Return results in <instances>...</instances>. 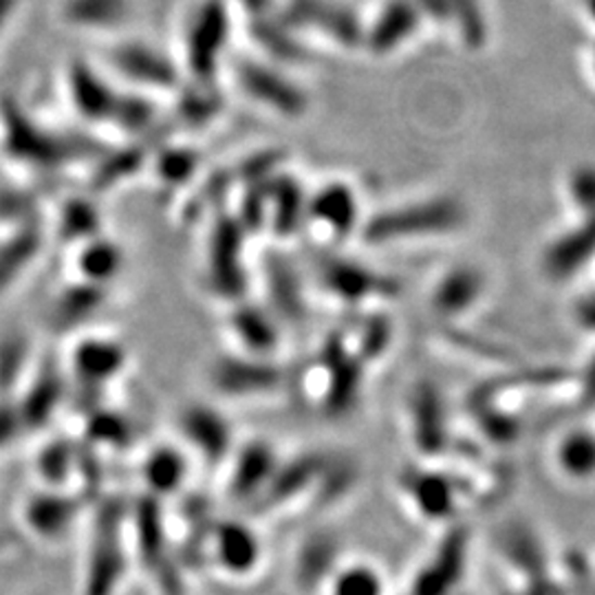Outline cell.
Wrapping results in <instances>:
<instances>
[{
    "label": "cell",
    "instance_id": "6da1fadb",
    "mask_svg": "<svg viewBox=\"0 0 595 595\" xmlns=\"http://www.w3.org/2000/svg\"><path fill=\"white\" fill-rule=\"evenodd\" d=\"M466 220L468 212L459 199L432 197L370 216L368 220H362L359 232L368 245H391L455 235L466 226Z\"/></svg>",
    "mask_w": 595,
    "mask_h": 595
},
{
    "label": "cell",
    "instance_id": "7a4b0ae2",
    "mask_svg": "<svg viewBox=\"0 0 595 595\" xmlns=\"http://www.w3.org/2000/svg\"><path fill=\"white\" fill-rule=\"evenodd\" d=\"M3 143L10 157L42 168L62 166L87 153L85 143L45 130L10 100L3 104Z\"/></svg>",
    "mask_w": 595,
    "mask_h": 595
},
{
    "label": "cell",
    "instance_id": "3957f363",
    "mask_svg": "<svg viewBox=\"0 0 595 595\" xmlns=\"http://www.w3.org/2000/svg\"><path fill=\"white\" fill-rule=\"evenodd\" d=\"M245 230L237 216L223 214L216 218L210 248H207V282L210 289L223 298H241L248 289V276L243 269Z\"/></svg>",
    "mask_w": 595,
    "mask_h": 595
},
{
    "label": "cell",
    "instance_id": "277c9868",
    "mask_svg": "<svg viewBox=\"0 0 595 595\" xmlns=\"http://www.w3.org/2000/svg\"><path fill=\"white\" fill-rule=\"evenodd\" d=\"M322 289L336 301L357 307L368 301H384L400 291L391 276H382L351 258H325L318 267Z\"/></svg>",
    "mask_w": 595,
    "mask_h": 595
},
{
    "label": "cell",
    "instance_id": "5b68a950",
    "mask_svg": "<svg viewBox=\"0 0 595 595\" xmlns=\"http://www.w3.org/2000/svg\"><path fill=\"white\" fill-rule=\"evenodd\" d=\"M230 38V12L223 0H205L188 34V66L199 85H210L218 55Z\"/></svg>",
    "mask_w": 595,
    "mask_h": 595
},
{
    "label": "cell",
    "instance_id": "8992f818",
    "mask_svg": "<svg viewBox=\"0 0 595 595\" xmlns=\"http://www.w3.org/2000/svg\"><path fill=\"white\" fill-rule=\"evenodd\" d=\"M282 25L295 29H318L325 38L355 49L364 42V25L344 5L333 0H289Z\"/></svg>",
    "mask_w": 595,
    "mask_h": 595
},
{
    "label": "cell",
    "instance_id": "52a82bcc",
    "mask_svg": "<svg viewBox=\"0 0 595 595\" xmlns=\"http://www.w3.org/2000/svg\"><path fill=\"white\" fill-rule=\"evenodd\" d=\"M237 76L241 89L252 100L282 117H301L309 109L307 93L276 68H269L254 60H245L239 64Z\"/></svg>",
    "mask_w": 595,
    "mask_h": 595
},
{
    "label": "cell",
    "instance_id": "ba28073f",
    "mask_svg": "<svg viewBox=\"0 0 595 595\" xmlns=\"http://www.w3.org/2000/svg\"><path fill=\"white\" fill-rule=\"evenodd\" d=\"M488 293V276L477 265H453L445 269L430 289V309L443 320L470 316Z\"/></svg>",
    "mask_w": 595,
    "mask_h": 595
},
{
    "label": "cell",
    "instance_id": "9c48e42d",
    "mask_svg": "<svg viewBox=\"0 0 595 595\" xmlns=\"http://www.w3.org/2000/svg\"><path fill=\"white\" fill-rule=\"evenodd\" d=\"M595 261V216L578 218L575 226L560 232L541 254V269L552 282H567Z\"/></svg>",
    "mask_w": 595,
    "mask_h": 595
},
{
    "label": "cell",
    "instance_id": "30bf717a",
    "mask_svg": "<svg viewBox=\"0 0 595 595\" xmlns=\"http://www.w3.org/2000/svg\"><path fill=\"white\" fill-rule=\"evenodd\" d=\"M214 391L230 397L265 395L282 387V370L265 357H223L210 374Z\"/></svg>",
    "mask_w": 595,
    "mask_h": 595
},
{
    "label": "cell",
    "instance_id": "8fae6325",
    "mask_svg": "<svg viewBox=\"0 0 595 595\" xmlns=\"http://www.w3.org/2000/svg\"><path fill=\"white\" fill-rule=\"evenodd\" d=\"M400 488L415 514L430 523H443L457 511L459 490L451 477L408 468L400 474Z\"/></svg>",
    "mask_w": 595,
    "mask_h": 595
},
{
    "label": "cell",
    "instance_id": "7c38bea8",
    "mask_svg": "<svg viewBox=\"0 0 595 595\" xmlns=\"http://www.w3.org/2000/svg\"><path fill=\"white\" fill-rule=\"evenodd\" d=\"M320 362L329 370L327 391H325V410L331 415L349 413L357 404V395L364 382V362L351 355L340 336H331L325 346Z\"/></svg>",
    "mask_w": 595,
    "mask_h": 595
},
{
    "label": "cell",
    "instance_id": "4fadbf2b",
    "mask_svg": "<svg viewBox=\"0 0 595 595\" xmlns=\"http://www.w3.org/2000/svg\"><path fill=\"white\" fill-rule=\"evenodd\" d=\"M307 218L338 239L362 228V207L357 192L344 181H331L307 197Z\"/></svg>",
    "mask_w": 595,
    "mask_h": 595
},
{
    "label": "cell",
    "instance_id": "5bb4252c",
    "mask_svg": "<svg viewBox=\"0 0 595 595\" xmlns=\"http://www.w3.org/2000/svg\"><path fill=\"white\" fill-rule=\"evenodd\" d=\"M111 64L126 80L137 85L166 91L179 87V73L175 64L164 53L143 42L117 45L111 51Z\"/></svg>",
    "mask_w": 595,
    "mask_h": 595
},
{
    "label": "cell",
    "instance_id": "9a60e30c",
    "mask_svg": "<svg viewBox=\"0 0 595 595\" xmlns=\"http://www.w3.org/2000/svg\"><path fill=\"white\" fill-rule=\"evenodd\" d=\"M421 18L417 0H391L378 18L364 27L362 47L378 58L391 55L417 34Z\"/></svg>",
    "mask_w": 595,
    "mask_h": 595
},
{
    "label": "cell",
    "instance_id": "2e32d148",
    "mask_svg": "<svg viewBox=\"0 0 595 595\" xmlns=\"http://www.w3.org/2000/svg\"><path fill=\"white\" fill-rule=\"evenodd\" d=\"M408 421L410 434L423 455H436L443 451L445 439V404L434 382H417L408 395Z\"/></svg>",
    "mask_w": 595,
    "mask_h": 595
},
{
    "label": "cell",
    "instance_id": "e0dca14e",
    "mask_svg": "<svg viewBox=\"0 0 595 595\" xmlns=\"http://www.w3.org/2000/svg\"><path fill=\"white\" fill-rule=\"evenodd\" d=\"M179 426L192 448L199 451L210 464H218L228 457L232 448V430L214 408L190 406L181 413Z\"/></svg>",
    "mask_w": 595,
    "mask_h": 595
},
{
    "label": "cell",
    "instance_id": "ac0fdd59",
    "mask_svg": "<svg viewBox=\"0 0 595 595\" xmlns=\"http://www.w3.org/2000/svg\"><path fill=\"white\" fill-rule=\"evenodd\" d=\"M466 539L461 532H453L441 543L434 558L417 573L410 586V595H448L464 573Z\"/></svg>",
    "mask_w": 595,
    "mask_h": 595
},
{
    "label": "cell",
    "instance_id": "d6986e66",
    "mask_svg": "<svg viewBox=\"0 0 595 595\" xmlns=\"http://www.w3.org/2000/svg\"><path fill=\"white\" fill-rule=\"evenodd\" d=\"M68 93L76 111L89 122H111L119 91H115L102 76L85 64L76 62L68 71Z\"/></svg>",
    "mask_w": 595,
    "mask_h": 595
},
{
    "label": "cell",
    "instance_id": "ffe728a7",
    "mask_svg": "<svg viewBox=\"0 0 595 595\" xmlns=\"http://www.w3.org/2000/svg\"><path fill=\"white\" fill-rule=\"evenodd\" d=\"M214 562L232 575H248L261 562V541L243 523L226 520L218 523L212 536Z\"/></svg>",
    "mask_w": 595,
    "mask_h": 595
},
{
    "label": "cell",
    "instance_id": "44dd1931",
    "mask_svg": "<svg viewBox=\"0 0 595 595\" xmlns=\"http://www.w3.org/2000/svg\"><path fill=\"white\" fill-rule=\"evenodd\" d=\"M261 186L267 194V226L278 237L293 235L307 216V194L303 192L301 183L278 173Z\"/></svg>",
    "mask_w": 595,
    "mask_h": 595
},
{
    "label": "cell",
    "instance_id": "7402d4cb",
    "mask_svg": "<svg viewBox=\"0 0 595 595\" xmlns=\"http://www.w3.org/2000/svg\"><path fill=\"white\" fill-rule=\"evenodd\" d=\"M73 370L89 387H102L119 376L126 364V351L119 342L104 338L83 340L73 351Z\"/></svg>",
    "mask_w": 595,
    "mask_h": 595
},
{
    "label": "cell",
    "instance_id": "603a6c76",
    "mask_svg": "<svg viewBox=\"0 0 595 595\" xmlns=\"http://www.w3.org/2000/svg\"><path fill=\"white\" fill-rule=\"evenodd\" d=\"M278 470L276 453L265 441H252L237 457V466L230 479V492L235 498H254L263 494Z\"/></svg>",
    "mask_w": 595,
    "mask_h": 595
},
{
    "label": "cell",
    "instance_id": "cb8c5ba5",
    "mask_svg": "<svg viewBox=\"0 0 595 595\" xmlns=\"http://www.w3.org/2000/svg\"><path fill=\"white\" fill-rule=\"evenodd\" d=\"M265 284L278 316L291 322H301L307 316L301 278L282 254H271L265 258Z\"/></svg>",
    "mask_w": 595,
    "mask_h": 595
},
{
    "label": "cell",
    "instance_id": "d4e9b609",
    "mask_svg": "<svg viewBox=\"0 0 595 595\" xmlns=\"http://www.w3.org/2000/svg\"><path fill=\"white\" fill-rule=\"evenodd\" d=\"M554 466L569 483L595 481V430L571 428L554 448Z\"/></svg>",
    "mask_w": 595,
    "mask_h": 595
},
{
    "label": "cell",
    "instance_id": "484cf974",
    "mask_svg": "<svg viewBox=\"0 0 595 595\" xmlns=\"http://www.w3.org/2000/svg\"><path fill=\"white\" fill-rule=\"evenodd\" d=\"M327 466V457L305 455L287 466H278L274 479L269 481L263 498L267 505H282L307 492V488H316L318 477Z\"/></svg>",
    "mask_w": 595,
    "mask_h": 595
},
{
    "label": "cell",
    "instance_id": "4316f807",
    "mask_svg": "<svg viewBox=\"0 0 595 595\" xmlns=\"http://www.w3.org/2000/svg\"><path fill=\"white\" fill-rule=\"evenodd\" d=\"M106 303V287L96 282H78L64 289L53 307V322L60 329L78 327L96 316Z\"/></svg>",
    "mask_w": 595,
    "mask_h": 595
},
{
    "label": "cell",
    "instance_id": "83f0119b",
    "mask_svg": "<svg viewBox=\"0 0 595 595\" xmlns=\"http://www.w3.org/2000/svg\"><path fill=\"white\" fill-rule=\"evenodd\" d=\"M122 552L119 541L115 536V528H104L100 539H96V547L91 554L89 578H87V595H111L117 588L122 578Z\"/></svg>",
    "mask_w": 595,
    "mask_h": 595
},
{
    "label": "cell",
    "instance_id": "f1b7e54d",
    "mask_svg": "<svg viewBox=\"0 0 595 595\" xmlns=\"http://www.w3.org/2000/svg\"><path fill=\"white\" fill-rule=\"evenodd\" d=\"M78 505L60 494H40L34 496L25 509V518L29 528L42 536V539H55L64 534V530L73 523V516H76Z\"/></svg>",
    "mask_w": 595,
    "mask_h": 595
},
{
    "label": "cell",
    "instance_id": "f546056e",
    "mask_svg": "<svg viewBox=\"0 0 595 595\" xmlns=\"http://www.w3.org/2000/svg\"><path fill=\"white\" fill-rule=\"evenodd\" d=\"M232 331L254 357H265L278 346V329L274 318L254 305H241L232 314Z\"/></svg>",
    "mask_w": 595,
    "mask_h": 595
},
{
    "label": "cell",
    "instance_id": "4dcf8cb0",
    "mask_svg": "<svg viewBox=\"0 0 595 595\" xmlns=\"http://www.w3.org/2000/svg\"><path fill=\"white\" fill-rule=\"evenodd\" d=\"M338 554L340 547L329 534H316L307 539L301 554H298V582L307 588L320 586L325 580H329L331 573H336Z\"/></svg>",
    "mask_w": 595,
    "mask_h": 595
},
{
    "label": "cell",
    "instance_id": "1f68e13d",
    "mask_svg": "<svg viewBox=\"0 0 595 595\" xmlns=\"http://www.w3.org/2000/svg\"><path fill=\"white\" fill-rule=\"evenodd\" d=\"M40 248L42 235L34 223H27L12 235V239L0 245V291L8 289L23 274V269L34 263Z\"/></svg>",
    "mask_w": 595,
    "mask_h": 595
},
{
    "label": "cell",
    "instance_id": "d6a6232c",
    "mask_svg": "<svg viewBox=\"0 0 595 595\" xmlns=\"http://www.w3.org/2000/svg\"><path fill=\"white\" fill-rule=\"evenodd\" d=\"M62 400V380L55 374V368H45L42 374L34 380L31 389L27 391L23 404L18 406L21 421L27 428H38L49 421L53 410Z\"/></svg>",
    "mask_w": 595,
    "mask_h": 595
},
{
    "label": "cell",
    "instance_id": "836d02e7",
    "mask_svg": "<svg viewBox=\"0 0 595 595\" xmlns=\"http://www.w3.org/2000/svg\"><path fill=\"white\" fill-rule=\"evenodd\" d=\"M188 466L179 451L170 445H160L153 453H148L143 461V481L153 494H173L181 488Z\"/></svg>",
    "mask_w": 595,
    "mask_h": 595
},
{
    "label": "cell",
    "instance_id": "e575fe53",
    "mask_svg": "<svg viewBox=\"0 0 595 595\" xmlns=\"http://www.w3.org/2000/svg\"><path fill=\"white\" fill-rule=\"evenodd\" d=\"M501 554L507 556V562L516 569H523L534 582L545 575V552L536 534L528 528H514L501 539Z\"/></svg>",
    "mask_w": 595,
    "mask_h": 595
},
{
    "label": "cell",
    "instance_id": "d590c367",
    "mask_svg": "<svg viewBox=\"0 0 595 595\" xmlns=\"http://www.w3.org/2000/svg\"><path fill=\"white\" fill-rule=\"evenodd\" d=\"M130 12L128 0H66L62 16L78 27H111Z\"/></svg>",
    "mask_w": 595,
    "mask_h": 595
},
{
    "label": "cell",
    "instance_id": "8d00e7d4",
    "mask_svg": "<svg viewBox=\"0 0 595 595\" xmlns=\"http://www.w3.org/2000/svg\"><path fill=\"white\" fill-rule=\"evenodd\" d=\"M124 254L117 243L106 239H91L78 256V269L87 282L104 284L119 274Z\"/></svg>",
    "mask_w": 595,
    "mask_h": 595
},
{
    "label": "cell",
    "instance_id": "74e56055",
    "mask_svg": "<svg viewBox=\"0 0 595 595\" xmlns=\"http://www.w3.org/2000/svg\"><path fill=\"white\" fill-rule=\"evenodd\" d=\"M252 36L276 60H282V62H301V60L307 58V51L303 49V45L298 42V38H295V31H291L282 23L258 18L254 23V27H252Z\"/></svg>",
    "mask_w": 595,
    "mask_h": 595
},
{
    "label": "cell",
    "instance_id": "f35d334b",
    "mask_svg": "<svg viewBox=\"0 0 595 595\" xmlns=\"http://www.w3.org/2000/svg\"><path fill=\"white\" fill-rule=\"evenodd\" d=\"M100 210L87 199H71L60 214V235L66 241H91L100 235Z\"/></svg>",
    "mask_w": 595,
    "mask_h": 595
},
{
    "label": "cell",
    "instance_id": "ab89813d",
    "mask_svg": "<svg viewBox=\"0 0 595 595\" xmlns=\"http://www.w3.org/2000/svg\"><path fill=\"white\" fill-rule=\"evenodd\" d=\"M331 595H384V578L374 565H346L336 569L331 578Z\"/></svg>",
    "mask_w": 595,
    "mask_h": 595
},
{
    "label": "cell",
    "instance_id": "60d3db41",
    "mask_svg": "<svg viewBox=\"0 0 595 595\" xmlns=\"http://www.w3.org/2000/svg\"><path fill=\"white\" fill-rule=\"evenodd\" d=\"M137 539L139 552L145 565H157L164 552V530L162 516L155 501H143L137 509Z\"/></svg>",
    "mask_w": 595,
    "mask_h": 595
},
{
    "label": "cell",
    "instance_id": "b9f144b4",
    "mask_svg": "<svg viewBox=\"0 0 595 595\" xmlns=\"http://www.w3.org/2000/svg\"><path fill=\"white\" fill-rule=\"evenodd\" d=\"M145 162V153L141 151V148L132 145V148H124V151H117L113 155H109L96 177H93V188L104 192L109 188H113L115 183H122L124 179L132 177L135 173H139V168L143 166Z\"/></svg>",
    "mask_w": 595,
    "mask_h": 595
},
{
    "label": "cell",
    "instance_id": "7bdbcfd3",
    "mask_svg": "<svg viewBox=\"0 0 595 595\" xmlns=\"http://www.w3.org/2000/svg\"><path fill=\"white\" fill-rule=\"evenodd\" d=\"M565 194L569 205L580 218L595 216V164L575 166L565 181Z\"/></svg>",
    "mask_w": 595,
    "mask_h": 595
},
{
    "label": "cell",
    "instance_id": "ee69618b",
    "mask_svg": "<svg viewBox=\"0 0 595 595\" xmlns=\"http://www.w3.org/2000/svg\"><path fill=\"white\" fill-rule=\"evenodd\" d=\"M199 168V155L190 148H168L155 164L157 177L168 186L186 183Z\"/></svg>",
    "mask_w": 595,
    "mask_h": 595
},
{
    "label": "cell",
    "instance_id": "f6af8a7d",
    "mask_svg": "<svg viewBox=\"0 0 595 595\" xmlns=\"http://www.w3.org/2000/svg\"><path fill=\"white\" fill-rule=\"evenodd\" d=\"M27 353L29 344L23 336H8L0 340V395L8 393L18 382Z\"/></svg>",
    "mask_w": 595,
    "mask_h": 595
},
{
    "label": "cell",
    "instance_id": "bcb514c9",
    "mask_svg": "<svg viewBox=\"0 0 595 595\" xmlns=\"http://www.w3.org/2000/svg\"><path fill=\"white\" fill-rule=\"evenodd\" d=\"M153 117H155V111L143 98L119 93V100H117V106H115V113H113L111 122L122 126L124 130L139 132V130H143V128H148L153 124Z\"/></svg>",
    "mask_w": 595,
    "mask_h": 595
},
{
    "label": "cell",
    "instance_id": "7dc6e473",
    "mask_svg": "<svg viewBox=\"0 0 595 595\" xmlns=\"http://www.w3.org/2000/svg\"><path fill=\"white\" fill-rule=\"evenodd\" d=\"M393 327L387 318L374 316L364 322V331L359 338V359L368 364L370 359H380L391 344Z\"/></svg>",
    "mask_w": 595,
    "mask_h": 595
},
{
    "label": "cell",
    "instance_id": "c3c4849f",
    "mask_svg": "<svg viewBox=\"0 0 595 595\" xmlns=\"http://www.w3.org/2000/svg\"><path fill=\"white\" fill-rule=\"evenodd\" d=\"M71 466H73V451L62 441L47 445L38 461L40 477L51 485L66 481L71 474Z\"/></svg>",
    "mask_w": 595,
    "mask_h": 595
},
{
    "label": "cell",
    "instance_id": "681fc988",
    "mask_svg": "<svg viewBox=\"0 0 595 595\" xmlns=\"http://www.w3.org/2000/svg\"><path fill=\"white\" fill-rule=\"evenodd\" d=\"M220 104H218V96L207 91V85H199L197 89L183 93L181 100V115L192 122V124H203L210 117H214L218 113Z\"/></svg>",
    "mask_w": 595,
    "mask_h": 595
},
{
    "label": "cell",
    "instance_id": "f907efd6",
    "mask_svg": "<svg viewBox=\"0 0 595 595\" xmlns=\"http://www.w3.org/2000/svg\"><path fill=\"white\" fill-rule=\"evenodd\" d=\"M280 162H282V153H280V151L258 153V155L245 160V162L239 166L237 177L243 179L248 186H261V183L269 181L274 175H278Z\"/></svg>",
    "mask_w": 595,
    "mask_h": 595
},
{
    "label": "cell",
    "instance_id": "816d5d0a",
    "mask_svg": "<svg viewBox=\"0 0 595 595\" xmlns=\"http://www.w3.org/2000/svg\"><path fill=\"white\" fill-rule=\"evenodd\" d=\"M89 432L96 441H106V443H122L128 439V423L124 417L115 415V413H98L91 423H89Z\"/></svg>",
    "mask_w": 595,
    "mask_h": 595
},
{
    "label": "cell",
    "instance_id": "f5cc1de1",
    "mask_svg": "<svg viewBox=\"0 0 595 595\" xmlns=\"http://www.w3.org/2000/svg\"><path fill=\"white\" fill-rule=\"evenodd\" d=\"M34 212V199L16 190H0V220L29 218Z\"/></svg>",
    "mask_w": 595,
    "mask_h": 595
},
{
    "label": "cell",
    "instance_id": "db71d44e",
    "mask_svg": "<svg viewBox=\"0 0 595 595\" xmlns=\"http://www.w3.org/2000/svg\"><path fill=\"white\" fill-rule=\"evenodd\" d=\"M21 428H23V421H21L18 408L10 404H0V445L10 443Z\"/></svg>",
    "mask_w": 595,
    "mask_h": 595
},
{
    "label": "cell",
    "instance_id": "11a10c76",
    "mask_svg": "<svg viewBox=\"0 0 595 595\" xmlns=\"http://www.w3.org/2000/svg\"><path fill=\"white\" fill-rule=\"evenodd\" d=\"M573 318L584 331H595V293H584L573 307Z\"/></svg>",
    "mask_w": 595,
    "mask_h": 595
},
{
    "label": "cell",
    "instance_id": "9f6ffc18",
    "mask_svg": "<svg viewBox=\"0 0 595 595\" xmlns=\"http://www.w3.org/2000/svg\"><path fill=\"white\" fill-rule=\"evenodd\" d=\"M580 404L584 408L588 406H595V355L591 357L588 362V368H586V374L582 376L580 380Z\"/></svg>",
    "mask_w": 595,
    "mask_h": 595
},
{
    "label": "cell",
    "instance_id": "6f0895ef",
    "mask_svg": "<svg viewBox=\"0 0 595 595\" xmlns=\"http://www.w3.org/2000/svg\"><path fill=\"white\" fill-rule=\"evenodd\" d=\"M245 8L256 16V18H263L265 12H267V5H269V0H243Z\"/></svg>",
    "mask_w": 595,
    "mask_h": 595
},
{
    "label": "cell",
    "instance_id": "680465c9",
    "mask_svg": "<svg viewBox=\"0 0 595 595\" xmlns=\"http://www.w3.org/2000/svg\"><path fill=\"white\" fill-rule=\"evenodd\" d=\"M12 3H14V0H0V27L5 25V21L12 12Z\"/></svg>",
    "mask_w": 595,
    "mask_h": 595
},
{
    "label": "cell",
    "instance_id": "91938a15",
    "mask_svg": "<svg viewBox=\"0 0 595 595\" xmlns=\"http://www.w3.org/2000/svg\"><path fill=\"white\" fill-rule=\"evenodd\" d=\"M584 10H586L588 21L595 25V0H584Z\"/></svg>",
    "mask_w": 595,
    "mask_h": 595
},
{
    "label": "cell",
    "instance_id": "94428289",
    "mask_svg": "<svg viewBox=\"0 0 595 595\" xmlns=\"http://www.w3.org/2000/svg\"><path fill=\"white\" fill-rule=\"evenodd\" d=\"M591 73H593V80H595V47H593V51H591Z\"/></svg>",
    "mask_w": 595,
    "mask_h": 595
}]
</instances>
